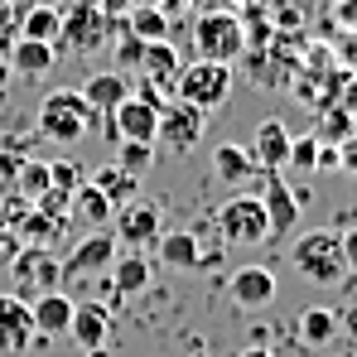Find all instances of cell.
Returning a JSON list of instances; mask_svg holds the SVG:
<instances>
[{
  "mask_svg": "<svg viewBox=\"0 0 357 357\" xmlns=\"http://www.w3.org/2000/svg\"><path fill=\"white\" fill-rule=\"evenodd\" d=\"M97 121H102V116H92V107L82 102L77 87H59V92H49V97L39 102L34 126H39V135L54 140V145H77Z\"/></svg>",
  "mask_w": 357,
  "mask_h": 357,
  "instance_id": "6da1fadb",
  "label": "cell"
},
{
  "mask_svg": "<svg viewBox=\"0 0 357 357\" xmlns=\"http://www.w3.org/2000/svg\"><path fill=\"white\" fill-rule=\"evenodd\" d=\"M290 261L304 280L314 285H338L348 275V261H343V246H338V232L333 227H319V232H299L295 246H290Z\"/></svg>",
  "mask_w": 357,
  "mask_h": 357,
  "instance_id": "7a4b0ae2",
  "label": "cell"
},
{
  "mask_svg": "<svg viewBox=\"0 0 357 357\" xmlns=\"http://www.w3.org/2000/svg\"><path fill=\"white\" fill-rule=\"evenodd\" d=\"M232 92V63H208V59H193L188 68H178L174 77V97L198 107V112H218Z\"/></svg>",
  "mask_w": 357,
  "mask_h": 357,
  "instance_id": "3957f363",
  "label": "cell"
},
{
  "mask_svg": "<svg viewBox=\"0 0 357 357\" xmlns=\"http://www.w3.org/2000/svg\"><path fill=\"white\" fill-rule=\"evenodd\" d=\"M193 49L208 63H232L246 49V29L232 10H203L193 20Z\"/></svg>",
  "mask_w": 357,
  "mask_h": 357,
  "instance_id": "277c9868",
  "label": "cell"
},
{
  "mask_svg": "<svg viewBox=\"0 0 357 357\" xmlns=\"http://www.w3.org/2000/svg\"><path fill=\"white\" fill-rule=\"evenodd\" d=\"M218 232L227 246H256V241L271 237V222H266V208L256 193H232L222 208H218Z\"/></svg>",
  "mask_w": 357,
  "mask_h": 357,
  "instance_id": "5b68a950",
  "label": "cell"
},
{
  "mask_svg": "<svg viewBox=\"0 0 357 357\" xmlns=\"http://www.w3.org/2000/svg\"><path fill=\"white\" fill-rule=\"evenodd\" d=\"M10 275H15V295L20 299H39L49 290H63V271H59V256L49 246H24L10 256Z\"/></svg>",
  "mask_w": 357,
  "mask_h": 357,
  "instance_id": "8992f818",
  "label": "cell"
},
{
  "mask_svg": "<svg viewBox=\"0 0 357 357\" xmlns=\"http://www.w3.org/2000/svg\"><path fill=\"white\" fill-rule=\"evenodd\" d=\"M116 256H121V241H116V232H112V227L87 232V237H82V241H77V246H73V251L59 261L63 285H68V280H87V275H107Z\"/></svg>",
  "mask_w": 357,
  "mask_h": 357,
  "instance_id": "52a82bcc",
  "label": "cell"
},
{
  "mask_svg": "<svg viewBox=\"0 0 357 357\" xmlns=\"http://www.w3.org/2000/svg\"><path fill=\"white\" fill-rule=\"evenodd\" d=\"M112 34H116V20H107L92 0H73V5H63V39H68V49H77V54H97V49L112 44Z\"/></svg>",
  "mask_w": 357,
  "mask_h": 357,
  "instance_id": "ba28073f",
  "label": "cell"
},
{
  "mask_svg": "<svg viewBox=\"0 0 357 357\" xmlns=\"http://www.w3.org/2000/svg\"><path fill=\"white\" fill-rule=\"evenodd\" d=\"M203 126H208V112L188 107L169 97L165 112H160V130H155V150H174V155H188L198 140H203Z\"/></svg>",
  "mask_w": 357,
  "mask_h": 357,
  "instance_id": "9c48e42d",
  "label": "cell"
},
{
  "mask_svg": "<svg viewBox=\"0 0 357 357\" xmlns=\"http://www.w3.org/2000/svg\"><path fill=\"white\" fill-rule=\"evenodd\" d=\"M112 232H116V241H126L130 251H145V246H155L160 232H165V208H160L155 198H130L126 208H116Z\"/></svg>",
  "mask_w": 357,
  "mask_h": 357,
  "instance_id": "30bf717a",
  "label": "cell"
},
{
  "mask_svg": "<svg viewBox=\"0 0 357 357\" xmlns=\"http://www.w3.org/2000/svg\"><path fill=\"white\" fill-rule=\"evenodd\" d=\"M160 112H165V107H150V102H140V97H126L116 112H112V116H102L97 126L112 135V145H116V140H145V145H155Z\"/></svg>",
  "mask_w": 357,
  "mask_h": 357,
  "instance_id": "8fae6325",
  "label": "cell"
},
{
  "mask_svg": "<svg viewBox=\"0 0 357 357\" xmlns=\"http://www.w3.org/2000/svg\"><path fill=\"white\" fill-rule=\"evenodd\" d=\"M290 126L285 121H261L256 130H251V140H246V155H251V165L261 169V174H280L285 169V160H290Z\"/></svg>",
  "mask_w": 357,
  "mask_h": 357,
  "instance_id": "7c38bea8",
  "label": "cell"
},
{
  "mask_svg": "<svg viewBox=\"0 0 357 357\" xmlns=\"http://www.w3.org/2000/svg\"><path fill=\"white\" fill-rule=\"evenodd\" d=\"M68 338H73L82 353H102V348L112 343V304H102V299H82V304H73Z\"/></svg>",
  "mask_w": 357,
  "mask_h": 357,
  "instance_id": "4fadbf2b",
  "label": "cell"
},
{
  "mask_svg": "<svg viewBox=\"0 0 357 357\" xmlns=\"http://www.w3.org/2000/svg\"><path fill=\"white\" fill-rule=\"evenodd\" d=\"M29 348H39L34 319H29V299L0 290V353H29Z\"/></svg>",
  "mask_w": 357,
  "mask_h": 357,
  "instance_id": "5bb4252c",
  "label": "cell"
},
{
  "mask_svg": "<svg viewBox=\"0 0 357 357\" xmlns=\"http://www.w3.org/2000/svg\"><path fill=\"white\" fill-rule=\"evenodd\" d=\"M130 87H135V77L130 73H116V68H102V73H92V77H82V102L92 107V116H112L121 102L130 97Z\"/></svg>",
  "mask_w": 357,
  "mask_h": 357,
  "instance_id": "9a60e30c",
  "label": "cell"
},
{
  "mask_svg": "<svg viewBox=\"0 0 357 357\" xmlns=\"http://www.w3.org/2000/svg\"><path fill=\"white\" fill-rule=\"evenodd\" d=\"M155 256H160V266H165V271H203V266H213V261H218L213 251H203V246H198V232H188V227H178V232H160Z\"/></svg>",
  "mask_w": 357,
  "mask_h": 357,
  "instance_id": "2e32d148",
  "label": "cell"
},
{
  "mask_svg": "<svg viewBox=\"0 0 357 357\" xmlns=\"http://www.w3.org/2000/svg\"><path fill=\"white\" fill-rule=\"evenodd\" d=\"M256 198H261V208H266L271 237H280V232H295V227H299V213H304V203L295 198V188H290V183H285L280 174H266V188H261Z\"/></svg>",
  "mask_w": 357,
  "mask_h": 357,
  "instance_id": "e0dca14e",
  "label": "cell"
},
{
  "mask_svg": "<svg viewBox=\"0 0 357 357\" xmlns=\"http://www.w3.org/2000/svg\"><path fill=\"white\" fill-rule=\"evenodd\" d=\"M275 271L271 266H241V271H232V280H227V295H232V304L237 309H266L271 299H275Z\"/></svg>",
  "mask_w": 357,
  "mask_h": 357,
  "instance_id": "ac0fdd59",
  "label": "cell"
},
{
  "mask_svg": "<svg viewBox=\"0 0 357 357\" xmlns=\"http://www.w3.org/2000/svg\"><path fill=\"white\" fill-rule=\"evenodd\" d=\"M73 304H77V299H68L63 290H49V295L29 299V319H34V338H39V343H49V338H63V333H68V324H73Z\"/></svg>",
  "mask_w": 357,
  "mask_h": 357,
  "instance_id": "d6986e66",
  "label": "cell"
},
{
  "mask_svg": "<svg viewBox=\"0 0 357 357\" xmlns=\"http://www.w3.org/2000/svg\"><path fill=\"white\" fill-rule=\"evenodd\" d=\"M10 68H15V77H24V82H39V77H49L54 68H59V44H39V39H10Z\"/></svg>",
  "mask_w": 357,
  "mask_h": 357,
  "instance_id": "ffe728a7",
  "label": "cell"
},
{
  "mask_svg": "<svg viewBox=\"0 0 357 357\" xmlns=\"http://www.w3.org/2000/svg\"><path fill=\"white\" fill-rule=\"evenodd\" d=\"M178 49L174 39H155V44H145V54H140V68H135V77H150V82H160L169 97H174V77H178Z\"/></svg>",
  "mask_w": 357,
  "mask_h": 357,
  "instance_id": "44dd1931",
  "label": "cell"
},
{
  "mask_svg": "<svg viewBox=\"0 0 357 357\" xmlns=\"http://www.w3.org/2000/svg\"><path fill=\"white\" fill-rule=\"evenodd\" d=\"M107 280H112V304L140 295V290L150 285V261H145V251H126V256H116L112 271H107Z\"/></svg>",
  "mask_w": 357,
  "mask_h": 357,
  "instance_id": "7402d4cb",
  "label": "cell"
},
{
  "mask_svg": "<svg viewBox=\"0 0 357 357\" xmlns=\"http://www.w3.org/2000/svg\"><path fill=\"white\" fill-rule=\"evenodd\" d=\"M15 39H39V44H63V10L49 0H34L24 15H20V29Z\"/></svg>",
  "mask_w": 357,
  "mask_h": 357,
  "instance_id": "603a6c76",
  "label": "cell"
},
{
  "mask_svg": "<svg viewBox=\"0 0 357 357\" xmlns=\"http://www.w3.org/2000/svg\"><path fill=\"white\" fill-rule=\"evenodd\" d=\"M68 218H77L87 232H97V227H112L116 208H112V198H107L97 183H82V188L73 193V208H68Z\"/></svg>",
  "mask_w": 357,
  "mask_h": 357,
  "instance_id": "cb8c5ba5",
  "label": "cell"
},
{
  "mask_svg": "<svg viewBox=\"0 0 357 357\" xmlns=\"http://www.w3.org/2000/svg\"><path fill=\"white\" fill-rule=\"evenodd\" d=\"M261 169L251 165V155H246V145H218L213 150V178L218 183H227V188H241L246 178H256Z\"/></svg>",
  "mask_w": 357,
  "mask_h": 357,
  "instance_id": "d4e9b609",
  "label": "cell"
},
{
  "mask_svg": "<svg viewBox=\"0 0 357 357\" xmlns=\"http://www.w3.org/2000/svg\"><path fill=\"white\" fill-rule=\"evenodd\" d=\"M299 338H304V348H328L333 338H338V314L333 309H324V304H309L304 314H299Z\"/></svg>",
  "mask_w": 357,
  "mask_h": 357,
  "instance_id": "484cf974",
  "label": "cell"
},
{
  "mask_svg": "<svg viewBox=\"0 0 357 357\" xmlns=\"http://www.w3.org/2000/svg\"><path fill=\"white\" fill-rule=\"evenodd\" d=\"M121 24H126V29H130V34H135L140 44L169 39V29H174V24H169V15H165L160 5H135V10H130V15H126Z\"/></svg>",
  "mask_w": 357,
  "mask_h": 357,
  "instance_id": "4316f807",
  "label": "cell"
},
{
  "mask_svg": "<svg viewBox=\"0 0 357 357\" xmlns=\"http://www.w3.org/2000/svg\"><path fill=\"white\" fill-rule=\"evenodd\" d=\"M49 188H54V183H49V165L24 155V160H20V169H15V178H10V193H20V198L34 208V203H39Z\"/></svg>",
  "mask_w": 357,
  "mask_h": 357,
  "instance_id": "83f0119b",
  "label": "cell"
},
{
  "mask_svg": "<svg viewBox=\"0 0 357 357\" xmlns=\"http://www.w3.org/2000/svg\"><path fill=\"white\" fill-rule=\"evenodd\" d=\"M87 183H97V188L112 198V208H126L130 198H140V178L126 174V169H116V165H102V169L87 178Z\"/></svg>",
  "mask_w": 357,
  "mask_h": 357,
  "instance_id": "f1b7e54d",
  "label": "cell"
},
{
  "mask_svg": "<svg viewBox=\"0 0 357 357\" xmlns=\"http://www.w3.org/2000/svg\"><path fill=\"white\" fill-rule=\"evenodd\" d=\"M112 165L140 178L150 165H155V145H145V140H116V160H112Z\"/></svg>",
  "mask_w": 357,
  "mask_h": 357,
  "instance_id": "f546056e",
  "label": "cell"
},
{
  "mask_svg": "<svg viewBox=\"0 0 357 357\" xmlns=\"http://www.w3.org/2000/svg\"><path fill=\"white\" fill-rule=\"evenodd\" d=\"M112 54H116V73H130L135 77V68H140V54H145V44L126 29L116 20V34H112Z\"/></svg>",
  "mask_w": 357,
  "mask_h": 357,
  "instance_id": "4dcf8cb0",
  "label": "cell"
},
{
  "mask_svg": "<svg viewBox=\"0 0 357 357\" xmlns=\"http://www.w3.org/2000/svg\"><path fill=\"white\" fill-rule=\"evenodd\" d=\"M59 227H63L59 218H49V213H39V208H29V213L20 218V232L34 241V246H49V241L59 237Z\"/></svg>",
  "mask_w": 357,
  "mask_h": 357,
  "instance_id": "1f68e13d",
  "label": "cell"
},
{
  "mask_svg": "<svg viewBox=\"0 0 357 357\" xmlns=\"http://www.w3.org/2000/svg\"><path fill=\"white\" fill-rule=\"evenodd\" d=\"M319 140L314 135H295L290 140V160H285V169H299V174H309V169H319Z\"/></svg>",
  "mask_w": 357,
  "mask_h": 357,
  "instance_id": "d6a6232c",
  "label": "cell"
},
{
  "mask_svg": "<svg viewBox=\"0 0 357 357\" xmlns=\"http://www.w3.org/2000/svg\"><path fill=\"white\" fill-rule=\"evenodd\" d=\"M49 183H54L59 193H77V188L87 183V174H82L77 160H54V165H49Z\"/></svg>",
  "mask_w": 357,
  "mask_h": 357,
  "instance_id": "836d02e7",
  "label": "cell"
},
{
  "mask_svg": "<svg viewBox=\"0 0 357 357\" xmlns=\"http://www.w3.org/2000/svg\"><path fill=\"white\" fill-rule=\"evenodd\" d=\"M29 5H34V0H0V29H5L10 39H15V29H20V15H24Z\"/></svg>",
  "mask_w": 357,
  "mask_h": 357,
  "instance_id": "e575fe53",
  "label": "cell"
},
{
  "mask_svg": "<svg viewBox=\"0 0 357 357\" xmlns=\"http://www.w3.org/2000/svg\"><path fill=\"white\" fill-rule=\"evenodd\" d=\"M338 246H343V261H348V271H357V227L338 232Z\"/></svg>",
  "mask_w": 357,
  "mask_h": 357,
  "instance_id": "d590c367",
  "label": "cell"
},
{
  "mask_svg": "<svg viewBox=\"0 0 357 357\" xmlns=\"http://www.w3.org/2000/svg\"><path fill=\"white\" fill-rule=\"evenodd\" d=\"M92 5H97L107 20H126V15H130V0H92Z\"/></svg>",
  "mask_w": 357,
  "mask_h": 357,
  "instance_id": "8d00e7d4",
  "label": "cell"
},
{
  "mask_svg": "<svg viewBox=\"0 0 357 357\" xmlns=\"http://www.w3.org/2000/svg\"><path fill=\"white\" fill-rule=\"evenodd\" d=\"M338 328H343V333H348V338L357 343V304H348V314L338 319Z\"/></svg>",
  "mask_w": 357,
  "mask_h": 357,
  "instance_id": "74e56055",
  "label": "cell"
},
{
  "mask_svg": "<svg viewBox=\"0 0 357 357\" xmlns=\"http://www.w3.org/2000/svg\"><path fill=\"white\" fill-rule=\"evenodd\" d=\"M188 5H193V0H160V10H165V15H169V24H174L178 15H183V10H188Z\"/></svg>",
  "mask_w": 357,
  "mask_h": 357,
  "instance_id": "f35d334b",
  "label": "cell"
},
{
  "mask_svg": "<svg viewBox=\"0 0 357 357\" xmlns=\"http://www.w3.org/2000/svg\"><path fill=\"white\" fill-rule=\"evenodd\" d=\"M15 82V68H10V59H5V49H0V92Z\"/></svg>",
  "mask_w": 357,
  "mask_h": 357,
  "instance_id": "ab89813d",
  "label": "cell"
},
{
  "mask_svg": "<svg viewBox=\"0 0 357 357\" xmlns=\"http://www.w3.org/2000/svg\"><path fill=\"white\" fill-rule=\"evenodd\" d=\"M237 357H275V353H271V348H261V343H246Z\"/></svg>",
  "mask_w": 357,
  "mask_h": 357,
  "instance_id": "60d3db41",
  "label": "cell"
},
{
  "mask_svg": "<svg viewBox=\"0 0 357 357\" xmlns=\"http://www.w3.org/2000/svg\"><path fill=\"white\" fill-rule=\"evenodd\" d=\"M188 357H208V348H203V338H198V333L188 338Z\"/></svg>",
  "mask_w": 357,
  "mask_h": 357,
  "instance_id": "b9f144b4",
  "label": "cell"
},
{
  "mask_svg": "<svg viewBox=\"0 0 357 357\" xmlns=\"http://www.w3.org/2000/svg\"><path fill=\"white\" fill-rule=\"evenodd\" d=\"M135 5H160V0H130V10H135Z\"/></svg>",
  "mask_w": 357,
  "mask_h": 357,
  "instance_id": "7bdbcfd3",
  "label": "cell"
},
{
  "mask_svg": "<svg viewBox=\"0 0 357 357\" xmlns=\"http://www.w3.org/2000/svg\"><path fill=\"white\" fill-rule=\"evenodd\" d=\"M49 5H59V10H63V5H73V0H49Z\"/></svg>",
  "mask_w": 357,
  "mask_h": 357,
  "instance_id": "ee69618b",
  "label": "cell"
}]
</instances>
